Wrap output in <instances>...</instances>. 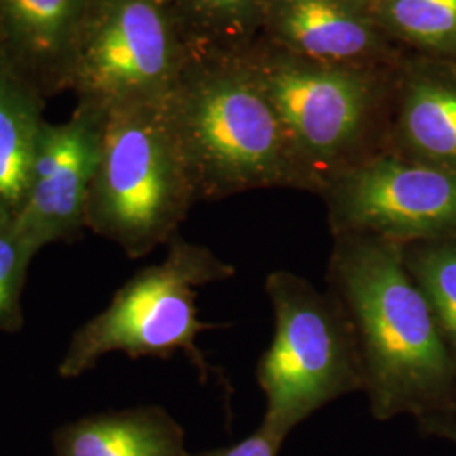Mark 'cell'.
Returning a JSON list of instances; mask_svg holds the SVG:
<instances>
[{"mask_svg":"<svg viewBox=\"0 0 456 456\" xmlns=\"http://www.w3.org/2000/svg\"><path fill=\"white\" fill-rule=\"evenodd\" d=\"M325 279L352 326L375 419L456 411L455 354L404 265L403 244L333 235Z\"/></svg>","mask_w":456,"mask_h":456,"instance_id":"1","label":"cell"},{"mask_svg":"<svg viewBox=\"0 0 456 456\" xmlns=\"http://www.w3.org/2000/svg\"><path fill=\"white\" fill-rule=\"evenodd\" d=\"M166 105L200 203L301 191L279 115L242 54L193 56Z\"/></svg>","mask_w":456,"mask_h":456,"instance_id":"2","label":"cell"},{"mask_svg":"<svg viewBox=\"0 0 456 456\" xmlns=\"http://www.w3.org/2000/svg\"><path fill=\"white\" fill-rule=\"evenodd\" d=\"M276 109L301 191L330 183L387 149L395 68H345L291 56L256 41L242 54Z\"/></svg>","mask_w":456,"mask_h":456,"instance_id":"3","label":"cell"},{"mask_svg":"<svg viewBox=\"0 0 456 456\" xmlns=\"http://www.w3.org/2000/svg\"><path fill=\"white\" fill-rule=\"evenodd\" d=\"M198 203L166 100L107 110L86 230L142 259L180 233Z\"/></svg>","mask_w":456,"mask_h":456,"instance_id":"4","label":"cell"},{"mask_svg":"<svg viewBox=\"0 0 456 456\" xmlns=\"http://www.w3.org/2000/svg\"><path fill=\"white\" fill-rule=\"evenodd\" d=\"M166 247L164 261L137 271L105 310L77 328L58 363L61 379L82 377L110 354L129 359L183 354L200 379L208 380L210 365L196 340L216 325L198 318L196 289L235 276V267L180 233Z\"/></svg>","mask_w":456,"mask_h":456,"instance_id":"5","label":"cell"},{"mask_svg":"<svg viewBox=\"0 0 456 456\" xmlns=\"http://www.w3.org/2000/svg\"><path fill=\"white\" fill-rule=\"evenodd\" d=\"M265 293L274 337L257 362L265 395L262 426L286 436L311 414L362 392L359 350L338 299L291 271H273Z\"/></svg>","mask_w":456,"mask_h":456,"instance_id":"6","label":"cell"},{"mask_svg":"<svg viewBox=\"0 0 456 456\" xmlns=\"http://www.w3.org/2000/svg\"><path fill=\"white\" fill-rule=\"evenodd\" d=\"M166 0H100L77 53L68 92L110 110L163 102L193 60Z\"/></svg>","mask_w":456,"mask_h":456,"instance_id":"7","label":"cell"},{"mask_svg":"<svg viewBox=\"0 0 456 456\" xmlns=\"http://www.w3.org/2000/svg\"><path fill=\"white\" fill-rule=\"evenodd\" d=\"M333 235L367 233L397 244L456 240V173L387 152L346 171L320 195Z\"/></svg>","mask_w":456,"mask_h":456,"instance_id":"8","label":"cell"},{"mask_svg":"<svg viewBox=\"0 0 456 456\" xmlns=\"http://www.w3.org/2000/svg\"><path fill=\"white\" fill-rule=\"evenodd\" d=\"M105 114L77 103L63 124H45L26 193L14 213L17 235L31 257L48 245L77 240L86 230Z\"/></svg>","mask_w":456,"mask_h":456,"instance_id":"9","label":"cell"},{"mask_svg":"<svg viewBox=\"0 0 456 456\" xmlns=\"http://www.w3.org/2000/svg\"><path fill=\"white\" fill-rule=\"evenodd\" d=\"M257 41L345 68H391L406 54L354 0H273Z\"/></svg>","mask_w":456,"mask_h":456,"instance_id":"10","label":"cell"},{"mask_svg":"<svg viewBox=\"0 0 456 456\" xmlns=\"http://www.w3.org/2000/svg\"><path fill=\"white\" fill-rule=\"evenodd\" d=\"M386 152L456 173V60L406 51L395 68Z\"/></svg>","mask_w":456,"mask_h":456,"instance_id":"11","label":"cell"},{"mask_svg":"<svg viewBox=\"0 0 456 456\" xmlns=\"http://www.w3.org/2000/svg\"><path fill=\"white\" fill-rule=\"evenodd\" d=\"M100 0H0V56L45 98L69 88Z\"/></svg>","mask_w":456,"mask_h":456,"instance_id":"12","label":"cell"},{"mask_svg":"<svg viewBox=\"0 0 456 456\" xmlns=\"http://www.w3.org/2000/svg\"><path fill=\"white\" fill-rule=\"evenodd\" d=\"M56 456H188L184 429L161 406L115 409L58 426Z\"/></svg>","mask_w":456,"mask_h":456,"instance_id":"13","label":"cell"},{"mask_svg":"<svg viewBox=\"0 0 456 456\" xmlns=\"http://www.w3.org/2000/svg\"><path fill=\"white\" fill-rule=\"evenodd\" d=\"M46 100L0 56V203L12 213L26 193L39 135L48 122Z\"/></svg>","mask_w":456,"mask_h":456,"instance_id":"14","label":"cell"},{"mask_svg":"<svg viewBox=\"0 0 456 456\" xmlns=\"http://www.w3.org/2000/svg\"><path fill=\"white\" fill-rule=\"evenodd\" d=\"M195 56H240L261 36L273 0H166Z\"/></svg>","mask_w":456,"mask_h":456,"instance_id":"15","label":"cell"},{"mask_svg":"<svg viewBox=\"0 0 456 456\" xmlns=\"http://www.w3.org/2000/svg\"><path fill=\"white\" fill-rule=\"evenodd\" d=\"M363 7L401 48L456 60V0H372Z\"/></svg>","mask_w":456,"mask_h":456,"instance_id":"16","label":"cell"},{"mask_svg":"<svg viewBox=\"0 0 456 456\" xmlns=\"http://www.w3.org/2000/svg\"><path fill=\"white\" fill-rule=\"evenodd\" d=\"M403 261L456 357V240L403 244Z\"/></svg>","mask_w":456,"mask_h":456,"instance_id":"17","label":"cell"},{"mask_svg":"<svg viewBox=\"0 0 456 456\" xmlns=\"http://www.w3.org/2000/svg\"><path fill=\"white\" fill-rule=\"evenodd\" d=\"M33 259L17 235L14 213L0 203V333L24 328L22 294Z\"/></svg>","mask_w":456,"mask_h":456,"instance_id":"18","label":"cell"},{"mask_svg":"<svg viewBox=\"0 0 456 456\" xmlns=\"http://www.w3.org/2000/svg\"><path fill=\"white\" fill-rule=\"evenodd\" d=\"M284 441L286 436L261 424L256 433L232 446L215 448L195 455L190 453L188 456H277Z\"/></svg>","mask_w":456,"mask_h":456,"instance_id":"19","label":"cell"},{"mask_svg":"<svg viewBox=\"0 0 456 456\" xmlns=\"http://www.w3.org/2000/svg\"><path fill=\"white\" fill-rule=\"evenodd\" d=\"M419 433L424 436H435L452 441L456 444V411L426 416L416 421Z\"/></svg>","mask_w":456,"mask_h":456,"instance_id":"20","label":"cell"},{"mask_svg":"<svg viewBox=\"0 0 456 456\" xmlns=\"http://www.w3.org/2000/svg\"><path fill=\"white\" fill-rule=\"evenodd\" d=\"M354 2H357L360 5H367V4H370L372 0H354Z\"/></svg>","mask_w":456,"mask_h":456,"instance_id":"21","label":"cell"}]
</instances>
